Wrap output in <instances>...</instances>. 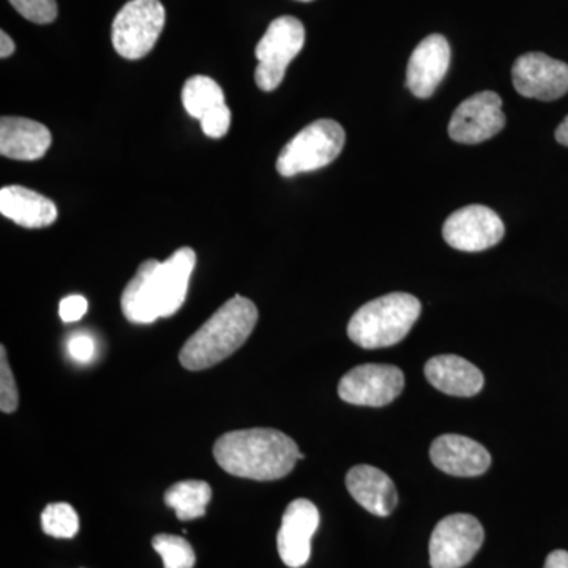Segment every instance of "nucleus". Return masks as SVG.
I'll use <instances>...</instances> for the list:
<instances>
[{
  "label": "nucleus",
  "mask_w": 568,
  "mask_h": 568,
  "mask_svg": "<svg viewBox=\"0 0 568 568\" xmlns=\"http://www.w3.org/2000/svg\"><path fill=\"white\" fill-rule=\"evenodd\" d=\"M88 308L85 297L78 294L69 295V297L62 298L61 305H59V315L63 323H77L88 313Z\"/></svg>",
  "instance_id": "28"
},
{
  "label": "nucleus",
  "mask_w": 568,
  "mask_h": 568,
  "mask_svg": "<svg viewBox=\"0 0 568 568\" xmlns=\"http://www.w3.org/2000/svg\"><path fill=\"white\" fill-rule=\"evenodd\" d=\"M544 568H568V552L564 549H556L551 555H548Z\"/></svg>",
  "instance_id": "29"
},
{
  "label": "nucleus",
  "mask_w": 568,
  "mask_h": 568,
  "mask_svg": "<svg viewBox=\"0 0 568 568\" xmlns=\"http://www.w3.org/2000/svg\"><path fill=\"white\" fill-rule=\"evenodd\" d=\"M485 530L473 515L457 514L440 519L429 538L433 568H462L481 548Z\"/></svg>",
  "instance_id": "8"
},
{
  "label": "nucleus",
  "mask_w": 568,
  "mask_h": 568,
  "mask_svg": "<svg viewBox=\"0 0 568 568\" xmlns=\"http://www.w3.org/2000/svg\"><path fill=\"white\" fill-rule=\"evenodd\" d=\"M298 2H312V0H298Z\"/></svg>",
  "instance_id": "32"
},
{
  "label": "nucleus",
  "mask_w": 568,
  "mask_h": 568,
  "mask_svg": "<svg viewBox=\"0 0 568 568\" xmlns=\"http://www.w3.org/2000/svg\"><path fill=\"white\" fill-rule=\"evenodd\" d=\"M52 142L50 130L40 122L24 118H2L0 153L20 162H36L44 156Z\"/></svg>",
  "instance_id": "17"
},
{
  "label": "nucleus",
  "mask_w": 568,
  "mask_h": 568,
  "mask_svg": "<svg viewBox=\"0 0 568 568\" xmlns=\"http://www.w3.org/2000/svg\"><path fill=\"white\" fill-rule=\"evenodd\" d=\"M231 126V111L226 104H222V106L213 108L212 111H209L207 114L201 119V129H203L204 134H207L209 138H223L224 134L230 132Z\"/></svg>",
  "instance_id": "27"
},
{
  "label": "nucleus",
  "mask_w": 568,
  "mask_h": 568,
  "mask_svg": "<svg viewBox=\"0 0 568 568\" xmlns=\"http://www.w3.org/2000/svg\"><path fill=\"white\" fill-rule=\"evenodd\" d=\"M196 253L189 246L179 248L163 263L144 261L123 290L121 305L130 323L152 324L181 310L189 293Z\"/></svg>",
  "instance_id": "1"
},
{
  "label": "nucleus",
  "mask_w": 568,
  "mask_h": 568,
  "mask_svg": "<svg viewBox=\"0 0 568 568\" xmlns=\"http://www.w3.org/2000/svg\"><path fill=\"white\" fill-rule=\"evenodd\" d=\"M14 41L11 40L10 36H7L6 32H0V58L7 59L10 58L14 52Z\"/></svg>",
  "instance_id": "30"
},
{
  "label": "nucleus",
  "mask_w": 568,
  "mask_h": 568,
  "mask_svg": "<svg viewBox=\"0 0 568 568\" xmlns=\"http://www.w3.org/2000/svg\"><path fill=\"white\" fill-rule=\"evenodd\" d=\"M67 351H69L71 361L80 365H88L95 358L97 343L85 332H77L70 336Z\"/></svg>",
  "instance_id": "26"
},
{
  "label": "nucleus",
  "mask_w": 568,
  "mask_h": 568,
  "mask_svg": "<svg viewBox=\"0 0 568 568\" xmlns=\"http://www.w3.org/2000/svg\"><path fill=\"white\" fill-rule=\"evenodd\" d=\"M41 528L48 536L71 538L80 530V518L70 504H50L41 514Z\"/></svg>",
  "instance_id": "23"
},
{
  "label": "nucleus",
  "mask_w": 568,
  "mask_h": 568,
  "mask_svg": "<svg viewBox=\"0 0 568 568\" xmlns=\"http://www.w3.org/2000/svg\"><path fill=\"white\" fill-rule=\"evenodd\" d=\"M556 141L568 148V115L564 119L562 123H560L558 130H556Z\"/></svg>",
  "instance_id": "31"
},
{
  "label": "nucleus",
  "mask_w": 568,
  "mask_h": 568,
  "mask_svg": "<svg viewBox=\"0 0 568 568\" xmlns=\"http://www.w3.org/2000/svg\"><path fill=\"white\" fill-rule=\"evenodd\" d=\"M346 487L355 503L376 517H388L398 504V493L392 478L377 467L354 466L347 473Z\"/></svg>",
  "instance_id": "16"
},
{
  "label": "nucleus",
  "mask_w": 568,
  "mask_h": 568,
  "mask_svg": "<svg viewBox=\"0 0 568 568\" xmlns=\"http://www.w3.org/2000/svg\"><path fill=\"white\" fill-rule=\"evenodd\" d=\"M152 547L162 556L164 568H193L196 555L189 541L171 534H159L153 537Z\"/></svg>",
  "instance_id": "22"
},
{
  "label": "nucleus",
  "mask_w": 568,
  "mask_h": 568,
  "mask_svg": "<svg viewBox=\"0 0 568 568\" xmlns=\"http://www.w3.org/2000/svg\"><path fill=\"white\" fill-rule=\"evenodd\" d=\"M511 81L519 95L552 102L568 92V65L544 52H528L514 63Z\"/></svg>",
  "instance_id": "12"
},
{
  "label": "nucleus",
  "mask_w": 568,
  "mask_h": 568,
  "mask_svg": "<svg viewBox=\"0 0 568 568\" xmlns=\"http://www.w3.org/2000/svg\"><path fill=\"white\" fill-rule=\"evenodd\" d=\"M182 102L192 118L203 119L213 108L222 106L224 103V92L219 82L212 78L196 77L190 78L183 85Z\"/></svg>",
  "instance_id": "21"
},
{
  "label": "nucleus",
  "mask_w": 568,
  "mask_h": 568,
  "mask_svg": "<svg viewBox=\"0 0 568 568\" xmlns=\"http://www.w3.org/2000/svg\"><path fill=\"white\" fill-rule=\"evenodd\" d=\"M405 388V375L394 365H358L339 381L338 395L355 406L390 405Z\"/></svg>",
  "instance_id": "9"
},
{
  "label": "nucleus",
  "mask_w": 568,
  "mask_h": 568,
  "mask_svg": "<svg viewBox=\"0 0 568 568\" xmlns=\"http://www.w3.org/2000/svg\"><path fill=\"white\" fill-rule=\"evenodd\" d=\"M428 383L443 394L474 396L484 388V373L476 365L458 355H437L425 365Z\"/></svg>",
  "instance_id": "18"
},
{
  "label": "nucleus",
  "mask_w": 568,
  "mask_h": 568,
  "mask_svg": "<svg viewBox=\"0 0 568 568\" xmlns=\"http://www.w3.org/2000/svg\"><path fill=\"white\" fill-rule=\"evenodd\" d=\"M257 317L250 298L234 295L186 339L179 354L183 368L203 372L233 355L252 335Z\"/></svg>",
  "instance_id": "3"
},
{
  "label": "nucleus",
  "mask_w": 568,
  "mask_h": 568,
  "mask_svg": "<svg viewBox=\"0 0 568 568\" xmlns=\"http://www.w3.org/2000/svg\"><path fill=\"white\" fill-rule=\"evenodd\" d=\"M305 44V28L297 18H276L268 24L256 47L257 67L254 73L257 88L272 92L282 84L290 63Z\"/></svg>",
  "instance_id": "6"
},
{
  "label": "nucleus",
  "mask_w": 568,
  "mask_h": 568,
  "mask_svg": "<svg viewBox=\"0 0 568 568\" xmlns=\"http://www.w3.org/2000/svg\"><path fill=\"white\" fill-rule=\"evenodd\" d=\"M504 126L503 99L496 92L485 91L459 104L448 123V134L459 144H480L503 132Z\"/></svg>",
  "instance_id": "11"
},
{
  "label": "nucleus",
  "mask_w": 568,
  "mask_h": 568,
  "mask_svg": "<svg viewBox=\"0 0 568 568\" xmlns=\"http://www.w3.org/2000/svg\"><path fill=\"white\" fill-rule=\"evenodd\" d=\"M0 212L6 219L29 230L51 226L59 216L58 207L51 200L21 185L0 190Z\"/></svg>",
  "instance_id": "19"
},
{
  "label": "nucleus",
  "mask_w": 568,
  "mask_h": 568,
  "mask_svg": "<svg viewBox=\"0 0 568 568\" xmlns=\"http://www.w3.org/2000/svg\"><path fill=\"white\" fill-rule=\"evenodd\" d=\"M163 3L160 0H130L112 22V44L119 55L138 61L153 50L164 28Z\"/></svg>",
  "instance_id": "7"
},
{
  "label": "nucleus",
  "mask_w": 568,
  "mask_h": 568,
  "mask_svg": "<svg viewBox=\"0 0 568 568\" xmlns=\"http://www.w3.org/2000/svg\"><path fill=\"white\" fill-rule=\"evenodd\" d=\"M420 312V301L413 294L383 295L354 313L347 324V335L364 349L394 346L406 338Z\"/></svg>",
  "instance_id": "4"
},
{
  "label": "nucleus",
  "mask_w": 568,
  "mask_h": 568,
  "mask_svg": "<svg viewBox=\"0 0 568 568\" xmlns=\"http://www.w3.org/2000/svg\"><path fill=\"white\" fill-rule=\"evenodd\" d=\"M506 234L503 220L487 205H467L452 213L443 227L444 241L459 252L477 253L491 248Z\"/></svg>",
  "instance_id": "10"
},
{
  "label": "nucleus",
  "mask_w": 568,
  "mask_h": 568,
  "mask_svg": "<svg viewBox=\"0 0 568 568\" xmlns=\"http://www.w3.org/2000/svg\"><path fill=\"white\" fill-rule=\"evenodd\" d=\"M297 444L274 428L237 429L219 437L213 457L235 477L271 481L286 477L298 462Z\"/></svg>",
  "instance_id": "2"
},
{
  "label": "nucleus",
  "mask_w": 568,
  "mask_h": 568,
  "mask_svg": "<svg viewBox=\"0 0 568 568\" xmlns=\"http://www.w3.org/2000/svg\"><path fill=\"white\" fill-rule=\"evenodd\" d=\"M14 10L36 24H51L58 18L55 0H10Z\"/></svg>",
  "instance_id": "24"
},
{
  "label": "nucleus",
  "mask_w": 568,
  "mask_h": 568,
  "mask_svg": "<svg viewBox=\"0 0 568 568\" xmlns=\"http://www.w3.org/2000/svg\"><path fill=\"white\" fill-rule=\"evenodd\" d=\"M433 465L455 477H477L491 466V455L476 440L459 435H443L429 448Z\"/></svg>",
  "instance_id": "15"
},
{
  "label": "nucleus",
  "mask_w": 568,
  "mask_h": 568,
  "mask_svg": "<svg viewBox=\"0 0 568 568\" xmlns=\"http://www.w3.org/2000/svg\"><path fill=\"white\" fill-rule=\"evenodd\" d=\"M320 510L308 499H295L284 510L276 547L287 567L301 568L308 562L312 538L320 528Z\"/></svg>",
  "instance_id": "13"
},
{
  "label": "nucleus",
  "mask_w": 568,
  "mask_h": 568,
  "mask_svg": "<svg viewBox=\"0 0 568 568\" xmlns=\"http://www.w3.org/2000/svg\"><path fill=\"white\" fill-rule=\"evenodd\" d=\"M211 499V485L203 480L179 481L164 495V503L168 507L173 508L182 521L204 517Z\"/></svg>",
  "instance_id": "20"
},
{
  "label": "nucleus",
  "mask_w": 568,
  "mask_h": 568,
  "mask_svg": "<svg viewBox=\"0 0 568 568\" xmlns=\"http://www.w3.org/2000/svg\"><path fill=\"white\" fill-rule=\"evenodd\" d=\"M20 405L17 383L7 358L6 347H0V409L2 413L11 414Z\"/></svg>",
  "instance_id": "25"
},
{
  "label": "nucleus",
  "mask_w": 568,
  "mask_h": 568,
  "mask_svg": "<svg viewBox=\"0 0 568 568\" xmlns=\"http://www.w3.org/2000/svg\"><path fill=\"white\" fill-rule=\"evenodd\" d=\"M345 141V130L338 122L321 119L310 123L284 145L276 171L283 178H294L328 166L342 153Z\"/></svg>",
  "instance_id": "5"
},
{
  "label": "nucleus",
  "mask_w": 568,
  "mask_h": 568,
  "mask_svg": "<svg viewBox=\"0 0 568 568\" xmlns=\"http://www.w3.org/2000/svg\"><path fill=\"white\" fill-rule=\"evenodd\" d=\"M450 44L439 33L426 37L410 54L406 71V88L417 99H429L450 67Z\"/></svg>",
  "instance_id": "14"
}]
</instances>
